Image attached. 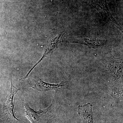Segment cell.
Masks as SVG:
<instances>
[{
  "mask_svg": "<svg viewBox=\"0 0 123 123\" xmlns=\"http://www.w3.org/2000/svg\"><path fill=\"white\" fill-rule=\"evenodd\" d=\"M62 84H51L43 81L40 78H38L35 81V86L42 91H47L51 90H56L63 87Z\"/></svg>",
  "mask_w": 123,
  "mask_h": 123,
  "instance_id": "8992f818",
  "label": "cell"
},
{
  "mask_svg": "<svg viewBox=\"0 0 123 123\" xmlns=\"http://www.w3.org/2000/svg\"><path fill=\"white\" fill-rule=\"evenodd\" d=\"M24 89L17 88L13 86L12 82V80L11 78V86L10 92L8 96V100L6 103V112L7 114V116L9 119L13 123L17 122L18 121H20L16 118L14 115V99L15 95L18 91L20 90Z\"/></svg>",
  "mask_w": 123,
  "mask_h": 123,
  "instance_id": "7a4b0ae2",
  "label": "cell"
},
{
  "mask_svg": "<svg viewBox=\"0 0 123 123\" xmlns=\"http://www.w3.org/2000/svg\"><path fill=\"white\" fill-rule=\"evenodd\" d=\"M69 43H76L91 47L93 48H97L104 46L107 43V40L99 39H89L84 38L81 39H69L68 40Z\"/></svg>",
  "mask_w": 123,
  "mask_h": 123,
  "instance_id": "277c9868",
  "label": "cell"
},
{
  "mask_svg": "<svg viewBox=\"0 0 123 123\" xmlns=\"http://www.w3.org/2000/svg\"><path fill=\"white\" fill-rule=\"evenodd\" d=\"M78 113L84 123H94L92 105L90 103L78 106Z\"/></svg>",
  "mask_w": 123,
  "mask_h": 123,
  "instance_id": "3957f363",
  "label": "cell"
},
{
  "mask_svg": "<svg viewBox=\"0 0 123 123\" xmlns=\"http://www.w3.org/2000/svg\"><path fill=\"white\" fill-rule=\"evenodd\" d=\"M64 33H62L59 36H57L52 39V40L51 41L50 44L48 45V47L46 49L43 57L41 58V59L31 69V71H32L36 66L40 62H41L45 57L48 56V55L53 53L54 51L56 49L58 45H59V43L61 42V40L62 38L64 35Z\"/></svg>",
  "mask_w": 123,
  "mask_h": 123,
  "instance_id": "5b68a950",
  "label": "cell"
},
{
  "mask_svg": "<svg viewBox=\"0 0 123 123\" xmlns=\"http://www.w3.org/2000/svg\"><path fill=\"white\" fill-rule=\"evenodd\" d=\"M52 104L46 109L36 111L27 104L24 105L25 116L31 123H43L51 112Z\"/></svg>",
  "mask_w": 123,
  "mask_h": 123,
  "instance_id": "6da1fadb",
  "label": "cell"
}]
</instances>
